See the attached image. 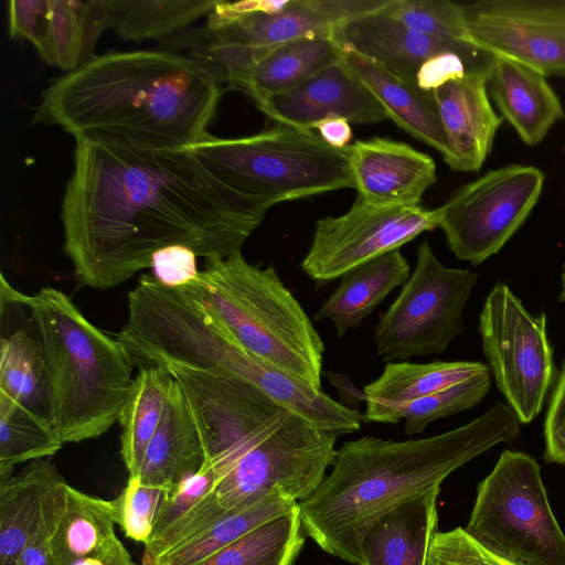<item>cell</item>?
I'll use <instances>...</instances> for the list:
<instances>
[{
	"label": "cell",
	"instance_id": "6da1fadb",
	"mask_svg": "<svg viewBox=\"0 0 565 565\" xmlns=\"http://www.w3.org/2000/svg\"><path fill=\"white\" fill-rule=\"evenodd\" d=\"M276 203L218 179L191 149L76 139L61 220L78 282L109 289L184 246L198 257L241 252Z\"/></svg>",
	"mask_w": 565,
	"mask_h": 565
},
{
	"label": "cell",
	"instance_id": "7a4b0ae2",
	"mask_svg": "<svg viewBox=\"0 0 565 565\" xmlns=\"http://www.w3.org/2000/svg\"><path fill=\"white\" fill-rule=\"evenodd\" d=\"M222 85L199 62L166 50L96 55L42 93L38 124L76 139L190 149L209 131Z\"/></svg>",
	"mask_w": 565,
	"mask_h": 565
},
{
	"label": "cell",
	"instance_id": "3957f363",
	"mask_svg": "<svg viewBox=\"0 0 565 565\" xmlns=\"http://www.w3.org/2000/svg\"><path fill=\"white\" fill-rule=\"evenodd\" d=\"M520 434L513 411L497 403L449 431L396 441L364 436L337 450L331 472L298 502L302 531L324 552L360 565L362 542L384 514L440 483L452 471Z\"/></svg>",
	"mask_w": 565,
	"mask_h": 565
},
{
	"label": "cell",
	"instance_id": "277c9868",
	"mask_svg": "<svg viewBox=\"0 0 565 565\" xmlns=\"http://www.w3.org/2000/svg\"><path fill=\"white\" fill-rule=\"evenodd\" d=\"M23 306L44 356L54 428L63 443L100 437L118 420L134 380L125 349L58 289L44 287Z\"/></svg>",
	"mask_w": 565,
	"mask_h": 565
},
{
	"label": "cell",
	"instance_id": "5b68a950",
	"mask_svg": "<svg viewBox=\"0 0 565 565\" xmlns=\"http://www.w3.org/2000/svg\"><path fill=\"white\" fill-rule=\"evenodd\" d=\"M177 288L246 350L322 390L324 344L274 267L255 266L236 252L206 259L194 280Z\"/></svg>",
	"mask_w": 565,
	"mask_h": 565
},
{
	"label": "cell",
	"instance_id": "8992f818",
	"mask_svg": "<svg viewBox=\"0 0 565 565\" xmlns=\"http://www.w3.org/2000/svg\"><path fill=\"white\" fill-rule=\"evenodd\" d=\"M190 149L228 185L276 204L354 185L348 147L333 148L312 129L278 124L239 138L207 132Z\"/></svg>",
	"mask_w": 565,
	"mask_h": 565
},
{
	"label": "cell",
	"instance_id": "52a82bcc",
	"mask_svg": "<svg viewBox=\"0 0 565 565\" xmlns=\"http://www.w3.org/2000/svg\"><path fill=\"white\" fill-rule=\"evenodd\" d=\"M337 435L287 409L216 478L193 508L202 530L275 490L297 502L320 486L335 458Z\"/></svg>",
	"mask_w": 565,
	"mask_h": 565
},
{
	"label": "cell",
	"instance_id": "ba28073f",
	"mask_svg": "<svg viewBox=\"0 0 565 565\" xmlns=\"http://www.w3.org/2000/svg\"><path fill=\"white\" fill-rule=\"evenodd\" d=\"M466 532L514 565H565V534L551 509L540 466L505 450L479 483Z\"/></svg>",
	"mask_w": 565,
	"mask_h": 565
},
{
	"label": "cell",
	"instance_id": "9c48e42d",
	"mask_svg": "<svg viewBox=\"0 0 565 565\" xmlns=\"http://www.w3.org/2000/svg\"><path fill=\"white\" fill-rule=\"evenodd\" d=\"M477 280L476 273L444 266L423 242L413 273L374 329L377 355L388 362L445 352L465 330Z\"/></svg>",
	"mask_w": 565,
	"mask_h": 565
},
{
	"label": "cell",
	"instance_id": "30bf717a",
	"mask_svg": "<svg viewBox=\"0 0 565 565\" xmlns=\"http://www.w3.org/2000/svg\"><path fill=\"white\" fill-rule=\"evenodd\" d=\"M483 351L498 388L520 423L541 412L553 380L546 317L532 316L503 282L494 285L480 313Z\"/></svg>",
	"mask_w": 565,
	"mask_h": 565
},
{
	"label": "cell",
	"instance_id": "8fae6325",
	"mask_svg": "<svg viewBox=\"0 0 565 565\" xmlns=\"http://www.w3.org/2000/svg\"><path fill=\"white\" fill-rule=\"evenodd\" d=\"M543 172L510 164L465 184L439 207L438 227L452 254L477 266L497 254L537 203Z\"/></svg>",
	"mask_w": 565,
	"mask_h": 565
},
{
	"label": "cell",
	"instance_id": "7c38bea8",
	"mask_svg": "<svg viewBox=\"0 0 565 565\" xmlns=\"http://www.w3.org/2000/svg\"><path fill=\"white\" fill-rule=\"evenodd\" d=\"M439 222V207L380 206L356 198L347 213L317 222L301 268L317 286L326 285L372 258L399 249L438 227Z\"/></svg>",
	"mask_w": 565,
	"mask_h": 565
},
{
	"label": "cell",
	"instance_id": "4fadbf2b",
	"mask_svg": "<svg viewBox=\"0 0 565 565\" xmlns=\"http://www.w3.org/2000/svg\"><path fill=\"white\" fill-rule=\"evenodd\" d=\"M462 10L473 45L545 76H565V0H481Z\"/></svg>",
	"mask_w": 565,
	"mask_h": 565
},
{
	"label": "cell",
	"instance_id": "5bb4252c",
	"mask_svg": "<svg viewBox=\"0 0 565 565\" xmlns=\"http://www.w3.org/2000/svg\"><path fill=\"white\" fill-rule=\"evenodd\" d=\"M257 107L278 124L301 129H312L328 117H342L353 124H375L388 118L381 103L343 60L299 86L266 98Z\"/></svg>",
	"mask_w": 565,
	"mask_h": 565
},
{
	"label": "cell",
	"instance_id": "9a60e30c",
	"mask_svg": "<svg viewBox=\"0 0 565 565\" xmlns=\"http://www.w3.org/2000/svg\"><path fill=\"white\" fill-rule=\"evenodd\" d=\"M353 188L362 201L380 206L419 205L437 180L430 156L388 138L373 137L348 146Z\"/></svg>",
	"mask_w": 565,
	"mask_h": 565
},
{
	"label": "cell",
	"instance_id": "2e32d148",
	"mask_svg": "<svg viewBox=\"0 0 565 565\" xmlns=\"http://www.w3.org/2000/svg\"><path fill=\"white\" fill-rule=\"evenodd\" d=\"M489 72L468 73L433 92L447 142L443 157L451 170L478 171L503 121L488 96Z\"/></svg>",
	"mask_w": 565,
	"mask_h": 565
},
{
	"label": "cell",
	"instance_id": "e0dca14e",
	"mask_svg": "<svg viewBox=\"0 0 565 565\" xmlns=\"http://www.w3.org/2000/svg\"><path fill=\"white\" fill-rule=\"evenodd\" d=\"M331 38L342 52H354L412 82L420 65L435 54L486 53L472 43L443 41L417 32L382 10L337 25Z\"/></svg>",
	"mask_w": 565,
	"mask_h": 565
},
{
	"label": "cell",
	"instance_id": "ac0fdd59",
	"mask_svg": "<svg viewBox=\"0 0 565 565\" xmlns=\"http://www.w3.org/2000/svg\"><path fill=\"white\" fill-rule=\"evenodd\" d=\"M487 87L503 118L529 146L541 142L564 117L546 76L519 62L495 56Z\"/></svg>",
	"mask_w": 565,
	"mask_h": 565
},
{
	"label": "cell",
	"instance_id": "d6986e66",
	"mask_svg": "<svg viewBox=\"0 0 565 565\" xmlns=\"http://www.w3.org/2000/svg\"><path fill=\"white\" fill-rule=\"evenodd\" d=\"M488 371V365L469 361L387 363L382 374L364 386L366 408L362 420L398 423L411 403Z\"/></svg>",
	"mask_w": 565,
	"mask_h": 565
},
{
	"label": "cell",
	"instance_id": "ffe728a7",
	"mask_svg": "<svg viewBox=\"0 0 565 565\" xmlns=\"http://www.w3.org/2000/svg\"><path fill=\"white\" fill-rule=\"evenodd\" d=\"M439 492L433 488L381 516L363 539L360 565H426Z\"/></svg>",
	"mask_w": 565,
	"mask_h": 565
},
{
	"label": "cell",
	"instance_id": "44dd1931",
	"mask_svg": "<svg viewBox=\"0 0 565 565\" xmlns=\"http://www.w3.org/2000/svg\"><path fill=\"white\" fill-rule=\"evenodd\" d=\"M342 60L381 103L388 118L445 156L447 142L433 92L420 89L415 82L354 52H343Z\"/></svg>",
	"mask_w": 565,
	"mask_h": 565
},
{
	"label": "cell",
	"instance_id": "7402d4cb",
	"mask_svg": "<svg viewBox=\"0 0 565 565\" xmlns=\"http://www.w3.org/2000/svg\"><path fill=\"white\" fill-rule=\"evenodd\" d=\"M204 460L201 436L185 397L175 382L171 398L148 445L139 475L140 481L170 490L196 473Z\"/></svg>",
	"mask_w": 565,
	"mask_h": 565
},
{
	"label": "cell",
	"instance_id": "603a6c76",
	"mask_svg": "<svg viewBox=\"0 0 565 565\" xmlns=\"http://www.w3.org/2000/svg\"><path fill=\"white\" fill-rule=\"evenodd\" d=\"M411 276V267L399 249L372 258L341 276L339 287L315 315L313 320L329 319L338 337L356 328L396 287Z\"/></svg>",
	"mask_w": 565,
	"mask_h": 565
},
{
	"label": "cell",
	"instance_id": "cb8c5ba5",
	"mask_svg": "<svg viewBox=\"0 0 565 565\" xmlns=\"http://www.w3.org/2000/svg\"><path fill=\"white\" fill-rule=\"evenodd\" d=\"M342 50L331 36L301 38L273 47L241 85L257 104L288 92L323 68L342 60Z\"/></svg>",
	"mask_w": 565,
	"mask_h": 565
},
{
	"label": "cell",
	"instance_id": "d4e9b609",
	"mask_svg": "<svg viewBox=\"0 0 565 565\" xmlns=\"http://www.w3.org/2000/svg\"><path fill=\"white\" fill-rule=\"evenodd\" d=\"M213 36L243 45L270 47L301 38L331 36L333 25L313 0H291L280 13L252 12L212 19L204 25Z\"/></svg>",
	"mask_w": 565,
	"mask_h": 565
},
{
	"label": "cell",
	"instance_id": "484cf974",
	"mask_svg": "<svg viewBox=\"0 0 565 565\" xmlns=\"http://www.w3.org/2000/svg\"><path fill=\"white\" fill-rule=\"evenodd\" d=\"M63 477L51 457L31 461L0 484V565H14L47 491Z\"/></svg>",
	"mask_w": 565,
	"mask_h": 565
},
{
	"label": "cell",
	"instance_id": "4316f807",
	"mask_svg": "<svg viewBox=\"0 0 565 565\" xmlns=\"http://www.w3.org/2000/svg\"><path fill=\"white\" fill-rule=\"evenodd\" d=\"M175 381L166 366L139 369L120 409V454L129 477H139L145 455Z\"/></svg>",
	"mask_w": 565,
	"mask_h": 565
},
{
	"label": "cell",
	"instance_id": "83f0119b",
	"mask_svg": "<svg viewBox=\"0 0 565 565\" xmlns=\"http://www.w3.org/2000/svg\"><path fill=\"white\" fill-rule=\"evenodd\" d=\"M118 519L117 498L92 497L68 484L65 509L51 543L55 565L93 559L116 535Z\"/></svg>",
	"mask_w": 565,
	"mask_h": 565
},
{
	"label": "cell",
	"instance_id": "f1b7e54d",
	"mask_svg": "<svg viewBox=\"0 0 565 565\" xmlns=\"http://www.w3.org/2000/svg\"><path fill=\"white\" fill-rule=\"evenodd\" d=\"M52 65L73 72L96 56L95 47L110 28L109 0H51Z\"/></svg>",
	"mask_w": 565,
	"mask_h": 565
},
{
	"label": "cell",
	"instance_id": "f546056e",
	"mask_svg": "<svg viewBox=\"0 0 565 565\" xmlns=\"http://www.w3.org/2000/svg\"><path fill=\"white\" fill-rule=\"evenodd\" d=\"M216 0H109L110 29L130 41H164L209 15Z\"/></svg>",
	"mask_w": 565,
	"mask_h": 565
},
{
	"label": "cell",
	"instance_id": "4dcf8cb0",
	"mask_svg": "<svg viewBox=\"0 0 565 565\" xmlns=\"http://www.w3.org/2000/svg\"><path fill=\"white\" fill-rule=\"evenodd\" d=\"M0 394L52 425L45 361L35 337L17 330L0 342Z\"/></svg>",
	"mask_w": 565,
	"mask_h": 565
},
{
	"label": "cell",
	"instance_id": "1f68e13d",
	"mask_svg": "<svg viewBox=\"0 0 565 565\" xmlns=\"http://www.w3.org/2000/svg\"><path fill=\"white\" fill-rule=\"evenodd\" d=\"M298 502L282 490L234 511L158 557L152 565H199L247 532L294 510Z\"/></svg>",
	"mask_w": 565,
	"mask_h": 565
},
{
	"label": "cell",
	"instance_id": "d6a6232c",
	"mask_svg": "<svg viewBox=\"0 0 565 565\" xmlns=\"http://www.w3.org/2000/svg\"><path fill=\"white\" fill-rule=\"evenodd\" d=\"M298 505L247 532L199 565H294L305 542Z\"/></svg>",
	"mask_w": 565,
	"mask_h": 565
},
{
	"label": "cell",
	"instance_id": "836d02e7",
	"mask_svg": "<svg viewBox=\"0 0 565 565\" xmlns=\"http://www.w3.org/2000/svg\"><path fill=\"white\" fill-rule=\"evenodd\" d=\"M63 444L50 422L0 394V484L17 465L52 457Z\"/></svg>",
	"mask_w": 565,
	"mask_h": 565
},
{
	"label": "cell",
	"instance_id": "e575fe53",
	"mask_svg": "<svg viewBox=\"0 0 565 565\" xmlns=\"http://www.w3.org/2000/svg\"><path fill=\"white\" fill-rule=\"evenodd\" d=\"M489 388L490 371L411 403L402 412L405 434H420L430 423L476 406Z\"/></svg>",
	"mask_w": 565,
	"mask_h": 565
},
{
	"label": "cell",
	"instance_id": "d590c367",
	"mask_svg": "<svg viewBox=\"0 0 565 565\" xmlns=\"http://www.w3.org/2000/svg\"><path fill=\"white\" fill-rule=\"evenodd\" d=\"M382 11L428 36L470 43L462 4L448 0H388Z\"/></svg>",
	"mask_w": 565,
	"mask_h": 565
},
{
	"label": "cell",
	"instance_id": "8d00e7d4",
	"mask_svg": "<svg viewBox=\"0 0 565 565\" xmlns=\"http://www.w3.org/2000/svg\"><path fill=\"white\" fill-rule=\"evenodd\" d=\"M168 490L129 477L119 502L118 525L127 539L145 544L152 534L158 512Z\"/></svg>",
	"mask_w": 565,
	"mask_h": 565
},
{
	"label": "cell",
	"instance_id": "74e56055",
	"mask_svg": "<svg viewBox=\"0 0 565 565\" xmlns=\"http://www.w3.org/2000/svg\"><path fill=\"white\" fill-rule=\"evenodd\" d=\"M68 484L55 483L45 494L40 513L14 565H55L51 543L66 504Z\"/></svg>",
	"mask_w": 565,
	"mask_h": 565
},
{
	"label": "cell",
	"instance_id": "f35d334b",
	"mask_svg": "<svg viewBox=\"0 0 565 565\" xmlns=\"http://www.w3.org/2000/svg\"><path fill=\"white\" fill-rule=\"evenodd\" d=\"M51 0H11L8 26L12 39L30 41L41 58L52 65Z\"/></svg>",
	"mask_w": 565,
	"mask_h": 565
},
{
	"label": "cell",
	"instance_id": "ab89813d",
	"mask_svg": "<svg viewBox=\"0 0 565 565\" xmlns=\"http://www.w3.org/2000/svg\"><path fill=\"white\" fill-rule=\"evenodd\" d=\"M426 565H514L477 542L465 529L436 532Z\"/></svg>",
	"mask_w": 565,
	"mask_h": 565
},
{
	"label": "cell",
	"instance_id": "60d3db41",
	"mask_svg": "<svg viewBox=\"0 0 565 565\" xmlns=\"http://www.w3.org/2000/svg\"><path fill=\"white\" fill-rule=\"evenodd\" d=\"M215 480V471L210 465L204 462L196 473L168 490L158 512L156 524L150 537L161 533L192 509L206 493L210 492Z\"/></svg>",
	"mask_w": 565,
	"mask_h": 565
},
{
	"label": "cell",
	"instance_id": "b9f144b4",
	"mask_svg": "<svg viewBox=\"0 0 565 565\" xmlns=\"http://www.w3.org/2000/svg\"><path fill=\"white\" fill-rule=\"evenodd\" d=\"M196 254L184 246H170L157 252L152 257L153 276L162 285L182 287L196 278Z\"/></svg>",
	"mask_w": 565,
	"mask_h": 565
},
{
	"label": "cell",
	"instance_id": "7bdbcfd3",
	"mask_svg": "<svg viewBox=\"0 0 565 565\" xmlns=\"http://www.w3.org/2000/svg\"><path fill=\"white\" fill-rule=\"evenodd\" d=\"M547 461L565 466V363L554 386L544 423Z\"/></svg>",
	"mask_w": 565,
	"mask_h": 565
},
{
	"label": "cell",
	"instance_id": "ee69618b",
	"mask_svg": "<svg viewBox=\"0 0 565 565\" xmlns=\"http://www.w3.org/2000/svg\"><path fill=\"white\" fill-rule=\"evenodd\" d=\"M313 2L335 28L355 18L382 10L388 0H313Z\"/></svg>",
	"mask_w": 565,
	"mask_h": 565
},
{
	"label": "cell",
	"instance_id": "f6af8a7d",
	"mask_svg": "<svg viewBox=\"0 0 565 565\" xmlns=\"http://www.w3.org/2000/svg\"><path fill=\"white\" fill-rule=\"evenodd\" d=\"M312 129L329 146L343 149L352 138L350 121L342 117H328L313 125Z\"/></svg>",
	"mask_w": 565,
	"mask_h": 565
},
{
	"label": "cell",
	"instance_id": "bcb514c9",
	"mask_svg": "<svg viewBox=\"0 0 565 565\" xmlns=\"http://www.w3.org/2000/svg\"><path fill=\"white\" fill-rule=\"evenodd\" d=\"M93 559H95V565H136L129 552L116 535Z\"/></svg>",
	"mask_w": 565,
	"mask_h": 565
},
{
	"label": "cell",
	"instance_id": "7dc6e473",
	"mask_svg": "<svg viewBox=\"0 0 565 565\" xmlns=\"http://www.w3.org/2000/svg\"><path fill=\"white\" fill-rule=\"evenodd\" d=\"M28 295L21 294L13 289L1 275V310L8 303H20L23 305Z\"/></svg>",
	"mask_w": 565,
	"mask_h": 565
},
{
	"label": "cell",
	"instance_id": "c3c4849f",
	"mask_svg": "<svg viewBox=\"0 0 565 565\" xmlns=\"http://www.w3.org/2000/svg\"><path fill=\"white\" fill-rule=\"evenodd\" d=\"M558 300L565 302V265L562 274V291L558 296Z\"/></svg>",
	"mask_w": 565,
	"mask_h": 565
}]
</instances>
